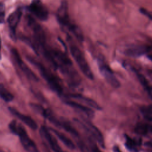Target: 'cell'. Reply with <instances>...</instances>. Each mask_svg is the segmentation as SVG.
<instances>
[{
  "instance_id": "6da1fadb",
  "label": "cell",
  "mask_w": 152,
  "mask_h": 152,
  "mask_svg": "<svg viewBox=\"0 0 152 152\" xmlns=\"http://www.w3.org/2000/svg\"><path fill=\"white\" fill-rule=\"evenodd\" d=\"M68 9L67 2L65 1H63L57 11V20L61 25L71 32L78 40L82 41L83 40V33L80 28L71 22Z\"/></svg>"
},
{
  "instance_id": "7a4b0ae2",
  "label": "cell",
  "mask_w": 152,
  "mask_h": 152,
  "mask_svg": "<svg viewBox=\"0 0 152 152\" xmlns=\"http://www.w3.org/2000/svg\"><path fill=\"white\" fill-rule=\"evenodd\" d=\"M11 132L18 136L20 142L27 152H39L35 142L30 138L24 127L16 121H12L9 124Z\"/></svg>"
},
{
  "instance_id": "3957f363",
  "label": "cell",
  "mask_w": 152,
  "mask_h": 152,
  "mask_svg": "<svg viewBox=\"0 0 152 152\" xmlns=\"http://www.w3.org/2000/svg\"><path fill=\"white\" fill-rule=\"evenodd\" d=\"M68 41L71 53L77 62L80 69L87 78L93 80V74L84 54L77 45L72 42V40L71 39L69 38Z\"/></svg>"
},
{
  "instance_id": "277c9868",
  "label": "cell",
  "mask_w": 152,
  "mask_h": 152,
  "mask_svg": "<svg viewBox=\"0 0 152 152\" xmlns=\"http://www.w3.org/2000/svg\"><path fill=\"white\" fill-rule=\"evenodd\" d=\"M30 61L37 68L41 75L47 82L49 87L56 93L61 94L63 93V88L59 80L42 64L33 59H29Z\"/></svg>"
},
{
  "instance_id": "5b68a950",
  "label": "cell",
  "mask_w": 152,
  "mask_h": 152,
  "mask_svg": "<svg viewBox=\"0 0 152 152\" xmlns=\"http://www.w3.org/2000/svg\"><path fill=\"white\" fill-rule=\"evenodd\" d=\"M97 65L99 71L106 81L113 88H118L120 87V82L114 75L112 70L106 62L104 58L99 56L97 58Z\"/></svg>"
},
{
  "instance_id": "8992f818",
  "label": "cell",
  "mask_w": 152,
  "mask_h": 152,
  "mask_svg": "<svg viewBox=\"0 0 152 152\" xmlns=\"http://www.w3.org/2000/svg\"><path fill=\"white\" fill-rule=\"evenodd\" d=\"M74 121L77 124H79L80 126L85 129L86 131H87L88 134L90 135V136H91L92 138L95 140L102 147H104L103 137L97 128L86 119H81V120L78 119H74Z\"/></svg>"
},
{
  "instance_id": "52a82bcc",
  "label": "cell",
  "mask_w": 152,
  "mask_h": 152,
  "mask_svg": "<svg viewBox=\"0 0 152 152\" xmlns=\"http://www.w3.org/2000/svg\"><path fill=\"white\" fill-rule=\"evenodd\" d=\"M29 10L41 21H45L48 18V10L40 0H33L29 6Z\"/></svg>"
},
{
  "instance_id": "ba28073f",
  "label": "cell",
  "mask_w": 152,
  "mask_h": 152,
  "mask_svg": "<svg viewBox=\"0 0 152 152\" xmlns=\"http://www.w3.org/2000/svg\"><path fill=\"white\" fill-rule=\"evenodd\" d=\"M11 54L17 66L21 70V71L25 74V75L31 80H33L34 81H38L39 80L38 77L33 72V71L24 62V61L21 58L18 51L15 49H12L11 50Z\"/></svg>"
},
{
  "instance_id": "9c48e42d",
  "label": "cell",
  "mask_w": 152,
  "mask_h": 152,
  "mask_svg": "<svg viewBox=\"0 0 152 152\" xmlns=\"http://www.w3.org/2000/svg\"><path fill=\"white\" fill-rule=\"evenodd\" d=\"M41 136L46 140L50 148L53 152H64L59 145L56 138L49 132V129L46 126H42L40 129Z\"/></svg>"
},
{
  "instance_id": "30bf717a",
  "label": "cell",
  "mask_w": 152,
  "mask_h": 152,
  "mask_svg": "<svg viewBox=\"0 0 152 152\" xmlns=\"http://www.w3.org/2000/svg\"><path fill=\"white\" fill-rule=\"evenodd\" d=\"M64 102L66 104L69 106L73 109H75L79 112L82 113L84 115L86 116L88 119H91L94 116V112L92 108L84 105L80 102H77L74 100L70 99H66L64 100Z\"/></svg>"
},
{
  "instance_id": "8fae6325",
  "label": "cell",
  "mask_w": 152,
  "mask_h": 152,
  "mask_svg": "<svg viewBox=\"0 0 152 152\" xmlns=\"http://www.w3.org/2000/svg\"><path fill=\"white\" fill-rule=\"evenodd\" d=\"M9 110L12 114H13L15 117H17L19 120L23 122L25 125L28 126L30 128L33 130H36L37 128V123L30 116L20 113L19 111L12 107H10Z\"/></svg>"
},
{
  "instance_id": "7c38bea8",
  "label": "cell",
  "mask_w": 152,
  "mask_h": 152,
  "mask_svg": "<svg viewBox=\"0 0 152 152\" xmlns=\"http://www.w3.org/2000/svg\"><path fill=\"white\" fill-rule=\"evenodd\" d=\"M69 98H72L73 99L76 100L78 102H80V103L86 105L92 109H94L96 110H100L101 109V107L96 102L93 100V99L88 98L87 97H86L81 94L79 93H72L69 95Z\"/></svg>"
},
{
  "instance_id": "4fadbf2b",
  "label": "cell",
  "mask_w": 152,
  "mask_h": 152,
  "mask_svg": "<svg viewBox=\"0 0 152 152\" xmlns=\"http://www.w3.org/2000/svg\"><path fill=\"white\" fill-rule=\"evenodd\" d=\"M21 15H22V12L21 10L17 9L15 11H14L12 13H11L8 18V23L9 28L11 31V33L13 35H15V34L16 28L20 21Z\"/></svg>"
},
{
  "instance_id": "5bb4252c",
  "label": "cell",
  "mask_w": 152,
  "mask_h": 152,
  "mask_svg": "<svg viewBox=\"0 0 152 152\" xmlns=\"http://www.w3.org/2000/svg\"><path fill=\"white\" fill-rule=\"evenodd\" d=\"M132 71L135 74L137 79L138 80L142 86L144 87V90L147 92L150 98L152 100V85L150 84V82L146 79V78L142 74H141L140 72L137 71L135 68H132Z\"/></svg>"
},
{
  "instance_id": "9a60e30c",
  "label": "cell",
  "mask_w": 152,
  "mask_h": 152,
  "mask_svg": "<svg viewBox=\"0 0 152 152\" xmlns=\"http://www.w3.org/2000/svg\"><path fill=\"white\" fill-rule=\"evenodd\" d=\"M50 129L55 135V136L62 143H64L65 145V146H66L68 148H69L71 150L75 149V145H74V142L72 141V140L70 138H69L64 133H62V132H60L59 131H58L55 129H53V128H50Z\"/></svg>"
},
{
  "instance_id": "2e32d148",
  "label": "cell",
  "mask_w": 152,
  "mask_h": 152,
  "mask_svg": "<svg viewBox=\"0 0 152 152\" xmlns=\"http://www.w3.org/2000/svg\"><path fill=\"white\" fill-rule=\"evenodd\" d=\"M135 132L140 135H152V125L146 123H138L135 128Z\"/></svg>"
},
{
  "instance_id": "e0dca14e",
  "label": "cell",
  "mask_w": 152,
  "mask_h": 152,
  "mask_svg": "<svg viewBox=\"0 0 152 152\" xmlns=\"http://www.w3.org/2000/svg\"><path fill=\"white\" fill-rule=\"evenodd\" d=\"M147 51V48L142 46H133L128 48L125 53L131 56H138L142 55Z\"/></svg>"
},
{
  "instance_id": "ac0fdd59",
  "label": "cell",
  "mask_w": 152,
  "mask_h": 152,
  "mask_svg": "<svg viewBox=\"0 0 152 152\" xmlns=\"http://www.w3.org/2000/svg\"><path fill=\"white\" fill-rule=\"evenodd\" d=\"M125 146L130 152H139V144L127 135H125Z\"/></svg>"
},
{
  "instance_id": "d6986e66",
  "label": "cell",
  "mask_w": 152,
  "mask_h": 152,
  "mask_svg": "<svg viewBox=\"0 0 152 152\" xmlns=\"http://www.w3.org/2000/svg\"><path fill=\"white\" fill-rule=\"evenodd\" d=\"M0 97L6 102H11L14 99L13 95L2 84H0Z\"/></svg>"
},
{
  "instance_id": "ffe728a7",
  "label": "cell",
  "mask_w": 152,
  "mask_h": 152,
  "mask_svg": "<svg viewBox=\"0 0 152 152\" xmlns=\"http://www.w3.org/2000/svg\"><path fill=\"white\" fill-rule=\"evenodd\" d=\"M141 112L146 120L152 122V104L141 107Z\"/></svg>"
},
{
  "instance_id": "44dd1931",
  "label": "cell",
  "mask_w": 152,
  "mask_h": 152,
  "mask_svg": "<svg viewBox=\"0 0 152 152\" xmlns=\"http://www.w3.org/2000/svg\"><path fill=\"white\" fill-rule=\"evenodd\" d=\"M5 6L4 4L0 3V23H2L5 19Z\"/></svg>"
},
{
  "instance_id": "7402d4cb",
  "label": "cell",
  "mask_w": 152,
  "mask_h": 152,
  "mask_svg": "<svg viewBox=\"0 0 152 152\" xmlns=\"http://www.w3.org/2000/svg\"><path fill=\"white\" fill-rule=\"evenodd\" d=\"M140 11L142 14H143L144 15H145V17H147V18L152 20V11H148L147 10L143 8H141L140 9Z\"/></svg>"
},
{
  "instance_id": "603a6c76",
  "label": "cell",
  "mask_w": 152,
  "mask_h": 152,
  "mask_svg": "<svg viewBox=\"0 0 152 152\" xmlns=\"http://www.w3.org/2000/svg\"><path fill=\"white\" fill-rule=\"evenodd\" d=\"M146 144H147V146H148L151 150V151H152V143L147 142V143H146Z\"/></svg>"
},
{
  "instance_id": "cb8c5ba5",
  "label": "cell",
  "mask_w": 152,
  "mask_h": 152,
  "mask_svg": "<svg viewBox=\"0 0 152 152\" xmlns=\"http://www.w3.org/2000/svg\"><path fill=\"white\" fill-rule=\"evenodd\" d=\"M147 57H148V58L150 60H151V61H152V55H149L147 56Z\"/></svg>"
},
{
  "instance_id": "d4e9b609",
  "label": "cell",
  "mask_w": 152,
  "mask_h": 152,
  "mask_svg": "<svg viewBox=\"0 0 152 152\" xmlns=\"http://www.w3.org/2000/svg\"><path fill=\"white\" fill-rule=\"evenodd\" d=\"M0 59H1V39H0Z\"/></svg>"
},
{
  "instance_id": "484cf974",
  "label": "cell",
  "mask_w": 152,
  "mask_h": 152,
  "mask_svg": "<svg viewBox=\"0 0 152 152\" xmlns=\"http://www.w3.org/2000/svg\"><path fill=\"white\" fill-rule=\"evenodd\" d=\"M0 152H4V151H2V150H0Z\"/></svg>"
}]
</instances>
